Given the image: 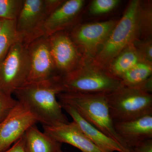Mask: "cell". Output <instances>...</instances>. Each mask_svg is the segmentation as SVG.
Returning a JSON list of instances; mask_svg holds the SVG:
<instances>
[{"mask_svg":"<svg viewBox=\"0 0 152 152\" xmlns=\"http://www.w3.org/2000/svg\"><path fill=\"white\" fill-rule=\"evenodd\" d=\"M62 92L59 75L40 81L26 83L15 93L17 100L43 126L69 122L64 114L57 96Z\"/></svg>","mask_w":152,"mask_h":152,"instance_id":"cell-1","label":"cell"},{"mask_svg":"<svg viewBox=\"0 0 152 152\" xmlns=\"http://www.w3.org/2000/svg\"><path fill=\"white\" fill-rule=\"evenodd\" d=\"M108 94L62 92L57 98L60 102L72 106L88 122L128 150L115 130L110 113Z\"/></svg>","mask_w":152,"mask_h":152,"instance_id":"cell-2","label":"cell"},{"mask_svg":"<svg viewBox=\"0 0 152 152\" xmlns=\"http://www.w3.org/2000/svg\"><path fill=\"white\" fill-rule=\"evenodd\" d=\"M62 92L110 93L124 87L121 80L111 75L104 68L84 60L77 69L59 75Z\"/></svg>","mask_w":152,"mask_h":152,"instance_id":"cell-3","label":"cell"},{"mask_svg":"<svg viewBox=\"0 0 152 152\" xmlns=\"http://www.w3.org/2000/svg\"><path fill=\"white\" fill-rule=\"evenodd\" d=\"M140 1L133 0L129 3L124 13L95 57L96 64H108L120 53L135 42L140 34L138 12Z\"/></svg>","mask_w":152,"mask_h":152,"instance_id":"cell-4","label":"cell"},{"mask_svg":"<svg viewBox=\"0 0 152 152\" xmlns=\"http://www.w3.org/2000/svg\"><path fill=\"white\" fill-rule=\"evenodd\" d=\"M110 113L114 123L152 114V95L136 88L124 86L108 94Z\"/></svg>","mask_w":152,"mask_h":152,"instance_id":"cell-5","label":"cell"},{"mask_svg":"<svg viewBox=\"0 0 152 152\" xmlns=\"http://www.w3.org/2000/svg\"><path fill=\"white\" fill-rule=\"evenodd\" d=\"M30 69L27 47L17 41L0 62V89L12 95L26 83Z\"/></svg>","mask_w":152,"mask_h":152,"instance_id":"cell-6","label":"cell"},{"mask_svg":"<svg viewBox=\"0 0 152 152\" xmlns=\"http://www.w3.org/2000/svg\"><path fill=\"white\" fill-rule=\"evenodd\" d=\"M53 12L45 0H24L16 20L18 41L27 46L45 36V23Z\"/></svg>","mask_w":152,"mask_h":152,"instance_id":"cell-7","label":"cell"},{"mask_svg":"<svg viewBox=\"0 0 152 152\" xmlns=\"http://www.w3.org/2000/svg\"><path fill=\"white\" fill-rule=\"evenodd\" d=\"M117 23L108 20L81 25L75 28L70 35L85 56L93 58L96 57Z\"/></svg>","mask_w":152,"mask_h":152,"instance_id":"cell-8","label":"cell"},{"mask_svg":"<svg viewBox=\"0 0 152 152\" xmlns=\"http://www.w3.org/2000/svg\"><path fill=\"white\" fill-rule=\"evenodd\" d=\"M50 50L59 75L69 73L83 62V56L70 34L58 32L48 37Z\"/></svg>","mask_w":152,"mask_h":152,"instance_id":"cell-9","label":"cell"},{"mask_svg":"<svg viewBox=\"0 0 152 152\" xmlns=\"http://www.w3.org/2000/svg\"><path fill=\"white\" fill-rule=\"evenodd\" d=\"M38 122L33 114L18 102L0 123V152L8 149L23 137L29 128Z\"/></svg>","mask_w":152,"mask_h":152,"instance_id":"cell-10","label":"cell"},{"mask_svg":"<svg viewBox=\"0 0 152 152\" xmlns=\"http://www.w3.org/2000/svg\"><path fill=\"white\" fill-rule=\"evenodd\" d=\"M30 69L27 83L45 80L58 75L48 37L43 36L27 46Z\"/></svg>","mask_w":152,"mask_h":152,"instance_id":"cell-11","label":"cell"},{"mask_svg":"<svg viewBox=\"0 0 152 152\" xmlns=\"http://www.w3.org/2000/svg\"><path fill=\"white\" fill-rule=\"evenodd\" d=\"M44 132L60 143H66L82 152H105L88 138L75 122L43 126Z\"/></svg>","mask_w":152,"mask_h":152,"instance_id":"cell-12","label":"cell"},{"mask_svg":"<svg viewBox=\"0 0 152 152\" xmlns=\"http://www.w3.org/2000/svg\"><path fill=\"white\" fill-rule=\"evenodd\" d=\"M114 124L116 132L130 151L141 142L152 139V114Z\"/></svg>","mask_w":152,"mask_h":152,"instance_id":"cell-13","label":"cell"},{"mask_svg":"<svg viewBox=\"0 0 152 152\" xmlns=\"http://www.w3.org/2000/svg\"><path fill=\"white\" fill-rule=\"evenodd\" d=\"M84 3L83 0L64 1L47 19L44 26L45 36L49 37L63 31L73 24Z\"/></svg>","mask_w":152,"mask_h":152,"instance_id":"cell-14","label":"cell"},{"mask_svg":"<svg viewBox=\"0 0 152 152\" xmlns=\"http://www.w3.org/2000/svg\"><path fill=\"white\" fill-rule=\"evenodd\" d=\"M62 108L72 118L87 137L98 148L105 152H131L106 135L85 120L72 106L60 102Z\"/></svg>","mask_w":152,"mask_h":152,"instance_id":"cell-15","label":"cell"},{"mask_svg":"<svg viewBox=\"0 0 152 152\" xmlns=\"http://www.w3.org/2000/svg\"><path fill=\"white\" fill-rule=\"evenodd\" d=\"M22 138L26 152H63L62 144L41 132L36 124L28 129Z\"/></svg>","mask_w":152,"mask_h":152,"instance_id":"cell-16","label":"cell"},{"mask_svg":"<svg viewBox=\"0 0 152 152\" xmlns=\"http://www.w3.org/2000/svg\"><path fill=\"white\" fill-rule=\"evenodd\" d=\"M142 60L132 44L112 61L107 71L113 77L120 80L124 74Z\"/></svg>","mask_w":152,"mask_h":152,"instance_id":"cell-17","label":"cell"},{"mask_svg":"<svg viewBox=\"0 0 152 152\" xmlns=\"http://www.w3.org/2000/svg\"><path fill=\"white\" fill-rule=\"evenodd\" d=\"M151 63L141 61L124 74L120 79L123 86L137 88L152 77Z\"/></svg>","mask_w":152,"mask_h":152,"instance_id":"cell-18","label":"cell"},{"mask_svg":"<svg viewBox=\"0 0 152 152\" xmlns=\"http://www.w3.org/2000/svg\"><path fill=\"white\" fill-rule=\"evenodd\" d=\"M18 41L16 20H4L0 32V62L4 58L13 45Z\"/></svg>","mask_w":152,"mask_h":152,"instance_id":"cell-19","label":"cell"},{"mask_svg":"<svg viewBox=\"0 0 152 152\" xmlns=\"http://www.w3.org/2000/svg\"><path fill=\"white\" fill-rule=\"evenodd\" d=\"M24 0H0V18L15 20L23 6Z\"/></svg>","mask_w":152,"mask_h":152,"instance_id":"cell-20","label":"cell"},{"mask_svg":"<svg viewBox=\"0 0 152 152\" xmlns=\"http://www.w3.org/2000/svg\"><path fill=\"white\" fill-rule=\"evenodd\" d=\"M138 25L140 34L147 36L152 33V8L151 5H143L140 3L138 12Z\"/></svg>","mask_w":152,"mask_h":152,"instance_id":"cell-21","label":"cell"},{"mask_svg":"<svg viewBox=\"0 0 152 152\" xmlns=\"http://www.w3.org/2000/svg\"><path fill=\"white\" fill-rule=\"evenodd\" d=\"M18 102L12 94L0 89V123L7 118Z\"/></svg>","mask_w":152,"mask_h":152,"instance_id":"cell-22","label":"cell"},{"mask_svg":"<svg viewBox=\"0 0 152 152\" xmlns=\"http://www.w3.org/2000/svg\"><path fill=\"white\" fill-rule=\"evenodd\" d=\"M119 2L118 0H94L90 6V12L94 15L107 13L113 10Z\"/></svg>","mask_w":152,"mask_h":152,"instance_id":"cell-23","label":"cell"},{"mask_svg":"<svg viewBox=\"0 0 152 152\" xmlns=\"http://www.w3.org/2000/svg\"><path fill=\"white\" fill-rule=\"evenodd\" d=\"M137 51L142 59L148 62L151 63L152 61V45L151 41L145 40L133 43Z\"/></svg>","mask_w":152,"mask_h":152,"instance_id":"cell-24","label":"cell"},{"mask_svg":"<svg viewBox=\"0 0 152 152\" xmlns=\"http://www.w3.org/2000/svg\"><path fill=\"white\" fill-rule=\"evenodd\" d=\"M131 152H152V139H148L136 145Z\"/></svg>","mask_w":152,"mask_h":152,"instance_id":"cell-25","label":"cell"},{"mask_svg":"<svg viewBox=\"0 0 152 152\" xmlns=\"http://www.w3.org/2000/svg\"><path fill=\"white\" fill-rule=\"evenodd\" d=\"M2 152H26L24 146L22 137L9 148L8 149Z\"/></svg>","mask_w":152,"mask_h":152,"instance_id":"cell-26","label":"cell"},{"mask_svg":"<svg viewBox=\"0 0 152 152\" xmlns=\"http://www.w3.org/2000/svg\"><path fill=\"white\" fill-rule=\"evenodd\" d=\"M4 21V20H3L2 19L0 18V32H1V30L2 28Z\"/></svg>","mask_w":152,"mask_h":152,"instance_id":"cell-27","label":"cell"},{"mask_svg":"<svg viewBox=\"0 0 152 152\" xmlns=\"http://www.w3.org/2000/svg\"></svg>","mask_w":152,"mask_h":152,"instance_id":"cell-28","label":"cell"}]
</instances>
